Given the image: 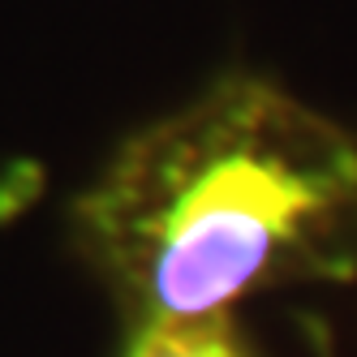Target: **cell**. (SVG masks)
<instances>
[{
  "label": "cell",
  "mask_w": 357,
  "mask_h": 357,
  "mask_svg": "<svg viewBox=\"0 0 357 357\" xmlns=\"http://www.w3.org/2000/svg\"><path fill=\"white\" fill-rule=\"evenodd\" d=\"M305 336H310V344H314L319 357H331V340H327V327H323V323L305 319Z\"/></svg>",
  "instance_id": "obj_3"
},
{
  "label": "cell",
  "mask_w": 357,
  "mask_h": 357,
  "mask_svg": "<svg viewBox=\"0 0 357 357\" xmlns=\"http://www.w3.org/2000/svg\"><path fill=\"white\" fill-rule=\"evenodd\" d=\"M125 319H211L357 280V130L263 78H220L134 134L73 202Z\"/></svg>",
  "instance_id": "obj_1"
},
{
  "label": "cell",
  "mask_w": 357,
  "mask_h": 357,
  "mask_svg": "<svg viewBox=\"0 0 357 357\" xmlns=\"http://www.w3.org/2000/svg\"><path fill=\"white\" fill-rule=\"evenodd\" d=\"M121 357H254L228 314L211 319H160L134 323Z\"/></svg>",
  "instance_id": "obj_2"
}]
</instances>
